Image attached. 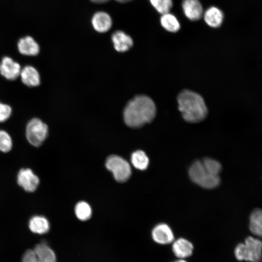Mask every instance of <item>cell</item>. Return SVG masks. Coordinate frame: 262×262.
<instances>
[{"instance_id":"obj_1","label":"cell","mask_w":262,"mask_h":262,"mask_svg":"<svg viewBox=\"0 0 262 262\" xmlns=\"http://www.w3.org/2000/svg\"><path fill=\"white\" fill-rule=\"evenodd\" d=\"M156 108L153 101L148 97L138 95L126 106L123 113L124 121L129 127L137 128L150 123L154 118Z\"/></svg>"},{"instance_id":"obj_2","label":"cell","mask_w":262,"mask_h":262,"mask_svg":"<svg viewBox=\"0 0 262 262\" xmlns=\"http://www.w3.org/2000/svg\"><path fill=\"white\" fill-rule=\"evenodd\" d=\"M177 100L179 109L185 121L197 123L206 118L208 109L203 98L198 94L184 90L179 94Z\"/></svg>"},{"instance_id":"obj_3","label":"cell","mask_w":262,"mask_h":262,"mask_svg":"<svg viewBox=\"0 0 262 262\" xmlns=\"http://www.w3.org/2000/svg\"><path fill=\"white\" fill-rule=\"evenodd\" d=\"M234 255L239 261L259 262L262 258V241L258 238L248 236L244 243L236 246Z\"/></svg>"},{"instance_id":"obj_4","label":"cell","mask_w":262,"mask_h":262,"mask_svg":"<svg viewBox=\"0 0 262 262\" xmlns=\"http://www.w3.org/2000/svg\"><path fill=\"white\" fill-rule=\"evenodd\" d=\"M108 170L111 171L115 180L124 182L129 180L131 174V167L129 163L123 158L117 155L109 156L105 163Z\"/></svg>"},{"instance_id":"obj_5","label":"cell","mask_w":262,"mask_h":262,"mask_svg":"<svg viewBox=\"0 0 262 262\" xmlns=\"http://www.w3.org/2000/svg\"><path fill=\"white\" fill-rule=\"evenodd\" d=\"M48 134L47 125L39 118H34L27 124L26 136L28 142L34 147L41 145Z\"/></svg>"},{"instance_id":"obj_6","label":"cell","mask_w":262,"mask_h":262,"mask_svg":"<svg viewBox=\"0 0 262 262\" xmlns=\"http://www.w3.org/2000/svg\"><path fill=\"white\" fill-rule=\"evenodd\" d=\"M152 240L157 244L165 246L171 244L175 240V235L171 227L165 223L155 225L151 232Z\"/></svg>"},{"instance_id":"obj_7","label":"cell","mask_w":262,"mask_h":262,"mask_svg":"<svg viewBox=\"0 0 262 262\" xmlns=\"http://www.w3.org/2000/svg\"><path fill=\"white\" fill-rule=\"evenodd\" d=\"M194 250L193 243L185 238L175 239L171 244L172 252L177 259H188L193 255Z\"/></svg>"},{"instance_id":"obj_8","label":"cell","mask_w":262,"mask_h":262,"mask_svg":"<svg viewBox=\"0 0 262 262\" xmlns=\"http://www.w3.org/2000/svg\"><path fill=\"white\" fill-rule=\"evenodd\" d=\"M17 182L26 191L33 192L37 188L39 179L31 169L22 168L17 174Z\"/></svg>"},{"instance_id":"obj_9","label":"cell","mask_w":262,"mask_h":262,"mask_svg":"<svg viewBox=\"0 0 262 262\" xmlns=\"http://www.w3.org/2000/svg\"><path fill=\"white\" fill-rule=\"evenodd\" d=\"M21 69L20 65L11 58L3 57L0 63V73L6 79L15 80L19 76Z\"/></svg>"},{"instance_id":"obj_10","label":"cell","mask_w":262,"mask_h":262,"mask_svg":"<svg viewBox=\"0 0 262 262\" xmlns=\"http://www.w3.org/2000/svg\"><path fill=\"white\" fill-rule=\"evenodd\" d=\"M182 8L186 17L192 21L200 19L204 13L199 0H183Z\"/></svg>"},{"instance_id":"obj_11","label":"cell","mask_w":262,"mask_h":262,"mask_svg":"<svg viewBox=\"0 0 262 262\" xmlns=\"http://www.w3.org/2000/svg\"><path fill=\"white\" fill-rule=\"evenodd\" d=\"M91 23L97 32L104 33L111 29L113 22L111 17L107 13L99 11L93 15Z\"/></svg>"},{"instance_id":"obj_12","label":"cell","mask_w":262,"mask_h":262,"mask_svg":"<svg viewBox=\"0 0 262 262\" xmlns=\"http://www.w3.org/2000/svg\"><path fill=\"white\" fill-rule=\"evenodd\" d=\"M112 40L115 49L120 52L128 50L133 43L131 37L122 31L114 33L112 35Z\"/></svg>"},{"instance_id":"obj_13","label":"cell","mask_w":262,"mask_h":262,"mask_svg":"<svg viewBox=\"0 0 262 262\" xmlns=\"http://www.w3.org/2000/svg\"><path fill=\"white\" fill-rule=\"evenodd\" d=\"M33 250L38 262H56L54 251L45 242L37 244Z\"/></svg>"},{"instance_id":"obj_14","label":"cell","mask_w":262,"mask_h":262,"mask_svg":"<svg viewBox=\"0 0 262 262\" xmlns=\"http://www.w3.org/2000/svg\"><path fill=\"white\" fill-rule=\"evenodd\" d=\"M205 23L212 28H217L223 22L224 15L218 7L211 6L204 12L203 16Z\"/></svg>"},{"instance_id":"obj_15","label":"cell","mask_w":262,"mask_h":262,"mask_svg":"<svg viewBox=\"0 0 262 262\" xmlns=\"http://www.w3.org/2000/svg\"><path fill=\"white\" fill-rule=\"evenodd\" d=\"M17 48L21 54L27 56H35L40 50L38 44L30 36L21 38L17 43Z\"/></svg>"},{"instance_id":"obj_16","label":"cell","mask_w":262,"mask_h":262,"mask_svg":"<svg viewBox=\"0 0 262 262\" xmlns=\"http://www.w3.org/2000/svg\"><path fill=\"white\" fill-rule=\"evenodd\" d=\"M20 76L22 82L28 86L34 87L40 84L39 74L37 70L31 66H25L22 69Z\"/></svg>"},{"instance_id":"obj_17","label":"cell","mask_w":262,"mask_h":262,"mask_svg":"<svg viewBox=\"0 0 262 262\" xmlns=\"http://www.w3.org/2000/svg\"><path fill=\"white\" fill-rule=\"evenodd\" d=\"M188 174L191 180L200 186L209 173L206 171L202 161H196L190 166Z\"/></svg>"},{"instance_id":"obj_18","label":"cell","mask_w":262,"mask_h":262,"mask_svg":"<svg viewBox=\"0 0 262 262\" xmlns=\"http://www.w3.org/2000/svg\"><path fill=\"white\" fill-rule=\"evenodd\" d=\"M28 225L32 232L38 234L46 233L50 229L48 220L45 217L40 215H35L31 217Z\"/></svg>"},{"instance_id":"obj_19","label":"cell","mask_w":262,"mask_h":262,"mask_svg":"<svg viewBox=\"0 0 262 262\" xmlns=\"http://www.w3.org/2000/svg\"><path fill=\"white\" fill-rule=\"evenodd\" d=\"M249 229L254 235L262 237V209L257 208L252 211L249 218Z\"/></svg>"},{"instance_id":"obj_20","label":"cell","mask_w":262,"mask_h":262,"mask_svg":"<svg viewBox=\"0 0 262 262\" xmlns=\"http://www.w3.org/2000/svg\"><path fill=\"white\" fill-rule=\"evenodd\" d=\"M160 23L165 30L171 33L179 31L180 28L178 18L170 12L162 15L160 17Z\"/></svg>"},{"instance_id":"obj_21","label":"cell","mask_w":262,"mask_h":262,"mask_svg":"<svg viewBox=\"0 0 262 262\" xmlns=\"http://www.w3.org/2000/svg\"><path fill=\"white\" fill-rule=\"evenodd\" d=\"M131 163L136 169L140 170L146 169L149 164V159L142 150H138L133 152L131 155Z\"/></svg>"},{"instance_id":"obj_22","label":"cell","mask_w":262,"mask_h":262,"mask_svg":"<svg viewBox=\"0 0 262 262\" xmlns=\"http://www.w3.org/2000/svg\"><path fill=\"white\" fill-rule=\"evenodd\" d=\"M75 213L79 220L86 221L91 216L92 209L86 202L80 201L75 206Z\"/></svg>"},{"instance_id":"obj_23","label":"cell","mask_w":262,"mask_h":262,"mask_svg":"<svg viewBox=\"0 0 262 262\" xmlns=\"http://www.w3.org/2000/svg\"><path fill=\"white\" fill-rule=\"evenodd\" d=\"M202 162L206 171L208 173L219 175L222 170L221 164L219 162L210 158H206Z\"/></svg>"},{"instance_id":"obj_24","label":"cell","mask_w":262,"mask_h":262,"mask_svg":"<svg viewBox=\"0 0 262 262\" xmlns=\"http://www.w3.org/2000/svg\"><path fill=\"white\" fill-rule=\"evenodd\" d=\"M152 6L161 15L170 12L173 6L172 0H149Z\"/></svg>"},{"instance_id":"obj_25","label":"cell","mask_w":262,"mask_h":262,"mask_svg":"<svg viewBox=\"0 0 262 262\" xmlns=\"http://www.w3.org/2000/svg\"><path fill=\"white\" fill-rule=\"evenodd\" d=\"M13 143L10 135L5 131L0 130V151L8 152L12 147Z\"/></svg>"},{"instance_id":"obj_26","label":"cell","mask_w":262,"mask_h":262,"mask_svg":"<svg viewBox=\"0 0 262 262\" xmlns=\"http://www.w3.org/2000/svg\"><path fill=\"white\" fill-rule=\"evenodd\" d=\"M12 109L11 107L6 104L0 102V122L7 120L11 116Z\"/></svg>"},{"instance_id":"obj_27","label":"cell","mask_w":262,"mask_h":262,"mask_svg":"<svg viewBox=\"0 0 262 262\" xmlns=\"http://www.w3.org/2000/svg\"><path fill=\"white\" fill-rule=\"evenodd\" d=\"M21 262H38L33 249H29L23 253Z\"/></svg>"},{"instance_id":"obj_28","label":"cell","mask_w":262,"mask_h":262,"mask_svg":"<svg viewBox=\"0 0 262 262\" xmlns=\"http://www.w3.org/2000/svg\"><path fill=\"white\" fill-rule=\"evenodd\" d=\"M110 0H90L92 2L97 4H102L109 1Z\"/></svg>"},{"instance_id":"obj_29","label":"cell","mask_w":262,"mask_h":262,"mask_svg":"<svg viewBox=\"0 0 262 262\" xmlns=\"http://www.w3.org/2000/svg\"><path fill=\"white\" fill-rule=\"evenodd\" d=\"M171 262H189L187 261V259L176 258V260L172 261Z\"/></svg>"},{"instance_id":"obj_30","label":"cell","mask_w":262,"mask_h":262,"mask_svg":"<svg viewBox=\"0 0 262 262\" xmlns=\"http://www.w3.org/2000/svg\"><path fill=\"white\" fill-rule=\"evenodd\" d=\"M119 2H121V3H125V2H129L131 0H115Z\"/></svg>"}]
</instances>
